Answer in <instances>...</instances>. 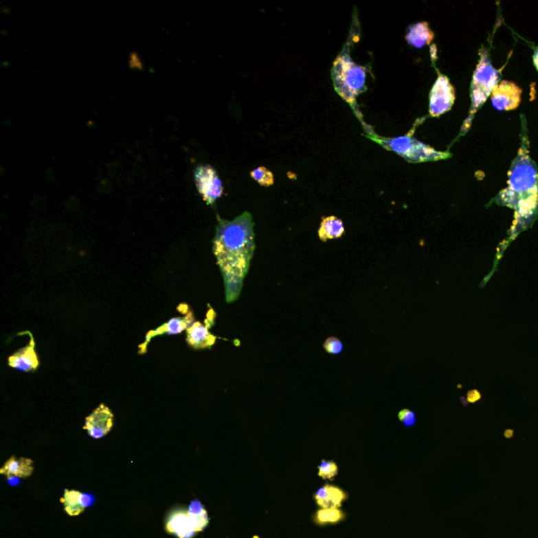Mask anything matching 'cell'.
<instances>
[{"instance_id": "484cf974", "label": "cell", "mask_w": 538, "mask_h": 538, "mask_svg": "<svg viewBox=\"0 0 538 538\" xmlns=\"http://www.w3.org/2000/svg\"><path fill=\"white\" fill-rule=\"evenodd\" d=\"M254 538H260L259 536H254Z\"/></svg>"}, {"instance_id": "ba28073f", "label": "cell", "mask_w": 538, "mask_h": 538, "mask_svg": "<svg viewBox=\"0 0 538 538\" xmlns=\"http://www.w3.org/2000/svg\"><path fill=\"white\" fill-rule=\"evenodd\" d=\"M521 87L511 81H502L494 87L491 93V102L497 111L516 110L522 102Z\"/></svg>"}, {"instance_id": "44dd1931", "label": "cell", "mask_w": 538, "mask_h": 538, "mask_svg": "<svg viewBox=\"0 0 538 538\" xmlns=\"http://www.w3.org/2000/svg\"><path fill=\"white\" fill-rule=\"evenodd\" d=\"M250 177L257 181L261 186H273L275 183V177H273V172L267 168L261 166V168H256L253 172H250Z\"/></svg>"}, {"instance_id": "cb8c5ba5", "label": "cell", "mask_w": 538, "mask_h": 538, "mask_svg": "<svg viewBox=\"0 0 538 538\" xmlns=\"http://www.w3.org/2000/svg\"><path fill=\"white\" fill-rule=\"evenodd\" d=\"M399 420L404 424L406 427H412L416 425V416L414 411L410 409H403L399 412Z\"/></svg>"}, {"instance_id": "7a4b0ae2", "label": "cell", "mask_w": 538, "mask_h": 538, "mask_svg": "<svg viewBox=\"0 0 538 538\" xmlns=\"http://www.w3.org/2000/svg\"><path fill=\"white\" fill-rule=\"evenodd\" d=\"M507 188L496 197V203L514 210L511 239L519 232L531 227L538 214V172L530 157L528 139L523 136V144L508 174Z\"/></svg>"}, {"instance_id": "603a6c76", "label": "cell", "mask_w": 538, "mask_h": 538, "mask_svg": "<svg viewBox=\"0 0 538 538\" xmlns=\"http://www.w3.org/2000/svg\"><path fill=\"white\" fill-rule=\"evenodd\" d=\"M323 347H324L325 350L328 353H330V355H337L342 352L344 345H343L341 339H337V337H328V339H326L324 344H323Z\"/></svg>"}, {"instance_id": "6da1fadb", "label": "cell", "mask_w": 538, "mask_h": 538, "mask_svg": "<svg viewBox=\"0 0 538 538\" xmlns=\"http://www.w3.org/2000/svg\"><path fill=\"white\" fill-rule=\"evenodd\" d=\"M255 248L254 221L249 212H243L232 221L220 220L212 250L223 276L227 303L239 298Z\"/></svg>"}, {"instance_id": "7c38bea8", "label": "cell", "mask_w": 538, "mask_h": 538, "mask_svg": "<svg viewBox=\"0 0 538 538\" xmlns=\"http://www.w3.org/2000/svg\"><path fill=\"white\" fill-rule=\"evenodd\" d=\"M27 333L31 337L29 344L23 347L21 350L16 351L8 359V364L10 367L23 372L36 370L39 366L38 355L35 350V339L31 333L27 331Z\"/></svg>"}, {"instance_id": "9c48e42d", "label": "cell", "mask_w": 538, "mask_h": 538, "mask_svg": "<svg viewBox=\"0 0 538 538\" xmlns=\"http://www.w3.org/2000/svg\"><path fill=\"white\" fill-rule=\"evenodd\" d=\"M216 313L212 309L208 311L204 324L201 322H194L192 326L188 328L186 342L194 349L210 348L217 341V337L212 335L210 327L214 325Z\"/></svg>"}, {"instance_id": "3957f363", "label": "cell", "mask_w": 538, "mask_h": 538, "mask_svg": "<svg viewBox=\"0 0 538 538\" xmlns=\"http://www.w3.org/2000/svg\"><path fill=\"white\" fill-rule=\"evenodd\" d=\"M331 79L335 92L355 110L357 97L367 91V67L351 58L349 41L333 61Z\"/></svg>"}, {"instance_id": "8992f818", "label": "cell", "mask_w": 538, "mask_h": 538, "mask_svg": "<svg viewBox=\"0 0 538 538\" xmlns=\"http://www.w3.org/2000/svg\"><path fill=\"white\" fill-rule=\"evenodd\" d=\"M194 179L197 190L208 205H214V202L221 198L223 194V183L212 166L208 164L197 166Z\"/></svg>"}, {"instance_id": "2e32d148", "label": "cell", "mask_w": 538, "mask_h": 538, "mask_svg": "<svg viewBox=\"0 0 538 538\" xmlns=\"http://www.w3.org/2000/svg\"><path fill=\"white\" fill-rule=\"evenodd\" d=\"M34 471V462L30 458H16L12 456L7 460L3 467L0 468V473L3 475L18 478H29Z\"/></svg>"}, {"instance_id": "5b68a950", "label": "cell", "mask_w": 538, "mask_h": 538, "mask_svg": "<svg viewBox=\"0 0 538 538\" xmlns=\"http://www.w3.org/2000/svg\"><path fill=\"white\" fill-rule=\"evenodd\" d=\"M480 58L472 78L471 107H470L469 116L462 124V133H460L462 135L468 132L476 111L486 102L500 79V71H496L491 65L489 54L486 49H482L480 51Z\"/></svg>"}, {"instance_id": "d6986e66", "label": "cell", "mask_w": 538, "mask_h": 538, "mask_svg": "<svg viewBox=\"0 0 538 538\" xmlns=\"http://www.w3.org/2000/svg\"><path fill=\"white\" fill-rule=\"evenodd\" d=\"M188 513L194 531H202L208 525V512L198 500L192 502Z\"/></svg>"}, {"instance_id": "277c9868", "label": "cell", "mask_w": 538, "mask_h": 538, "mask_svg": "<svg viewBox=\"0 0 538 538\" xmlns=\"http://www.w3.org/2000/svg\"><path fill=\"white\" fill-rule=\"evenodd\" d=\"M369 138L379 143L381 146L396 153L410 164H421L430 161L444 160L450 158L449 153L440 152L429 146L426 143L414 138L411 135H405L396 138H383L377 135H367Z\"/></svg>"}, {"instance_id": "ac0fdd59", "label": "cell", "mask_w": 538, "mask_h": 538, "mask_svg": "<svg viewBox=\"0 0 538 538\" xmlns=\"http://www.w3.org/2000/svg\"><path fill=\"white\" fill-rule=\"evenodd\" d=\"M87 495L76 490H65V495L60 498V503L65 507V511L69 516H78L85 511L87 506Z\"/></svg>"}, {"instance_id": "d4e9b609", "label": "cell", "mask_w": 538, "mask_h": 538, "mask_svg": "<svg viewBox=\"0 0 538 538\" xmlns=\"http://www.w3.org/2000/svg\"><path fill=\"white\" fill-rule=\"evenodd\" d=\"M533 61L534 65H535V67L538 71V49H536L535 53H534Z\"/></svg>"}, {"instance_id": "8fae6325", "label": "cell", "mask_w": 538, "mask_h": 538, "mask_svg": "<svg viewBox=\"0 0 538 538\" xmlns=\"http://www.w3.org/2000/svg\"><path fill=\"white\" fill-rule=\"evenodd\" d=\"M113 421L114 414L111 409L104 404H100L92 414L87 416L83 429L87 430L91 438L99 440L110 434L113 428Z\"/></svg>"}, {"instance_id": "30bf717a", "label": "cell", "mask_w": 538, "mask_h": 538, "mask_svg": "<svg viewBox=\"0 0 538 538\" xmlns=\"http://www.w3.org/2000/svg\"><path fill=\"white\" fill-rule=\"evenodd\" d=\"M194 323V313L188 309L183 317H172L170 321L161 325L158 328L146 333V339L143 341L142 344L139 345V355H146L148 343L152 341L153 337L164 335H180L184 330H188V327L192 326Z\"/></svg>"}, {"instance_id": "e0dca14e", "label": "cell", "mask_w": 538, "mask_h": 538, "mask_svg": "<svg viewBox=\"0 0 538 538\" xmlns=\"http://www.w3.org/2000/svg\"><path fill=\"white\" fill-rule=\"evenodd\" d=\"M344 232L345 227L342 220L335 216H329L322 219L317 235L321 241L326 242L328 240L339 239L344 235Z\"/></svg>"}, {"instance_id": "9a60e30c", "label": "cell", "mask_w": 538, "mask_h": 538, "mask_svg": "<svg viewBox=\"0 0 538 538\" xmlns=\"http://www.w3.org/2000/svg\"><path fill=\"white\" fill-rule=\"evenodd\" d=\"M347 498V494L341 488L325 485L315 494V503L321 508H339Z\"/></svg>"}, {"instance_id": "5bb4252c", "label": "cell", "mask_w": 538, "mask_h": 538, "mask_svg": "<svg viewBox=\"0 0 538 538\" xmlns=\"http://www.w3.org/2000/svg\"><path fill=\"white\" fill-rule=\"evenodd\" d=\"M166 532L179 538H192L196 531L192 527L188 512L177 511L168 517L166 525Z\"/></svg>"}, {"instance_id": "52a82bcc", "label": "cell", "mask_w": 538, "mask_h": 538, "mask_svg": "<svg viewBox=\"0 0 538 538\" xmlns=\"http://www.w3.org/2000/svg\"><path fill=\"white\" fill-rule=\"evenodd\" d=\"M456 102V89L448 77L438 74L430 95H429V114L432 117H440L449 112Z\"/></svg>"}, {"instance_id": "4fadbf2b", "label": "cell", "mask_w": 538, "mask_h": 538, "mask_svg": "<svg viewBox=\"0 0 538 538\" xmlns=\"http://www.w3.org/2000/svg\"><path fill=\"white\" fill-rule=\"evenodd\" d=\"M434 38V33L426 21L409 25L407 27L406 35H405L407 43L416 49H422V47L430 45Z\"/></svg>"}, {"instance_id": "ffe728a7", "label": "cell", "mask_w": 538, "mask_h": 538, "mask_svg": "<svg viewBox=\"0 0 538 538\" xmlns=\"http://www.w3.org/2000/svg\"><path fill=\"white\" fill-rule=\"evenodd\" d=\"M344 517V513L339 508H322L315 514V521L317 525H335L343 521Z\"/></svg>"}, {"instance_id": "7402d4cb", "label": "cell", "mask_w": 538, "mask_h": 538, "mask_svg": "<svg viewBox=\"0 0 538 538\" xmlns=\"http://www.w3.org/2000/svg\"><path fill=\"white\" fill-rule=\"evenodd\" d=\"M317 470H319L317 474L320 478H324V480H333L339 472L337 464L333 460H322Z\"/></svg>"}]
</instances>
